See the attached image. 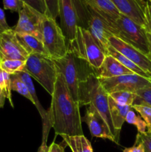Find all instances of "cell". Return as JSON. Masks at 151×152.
I'll use <instances>...</instances> for the list:
<instances>
[{"label": "cell", "mask_w": 151, "mask_h": 152, "mask_svg": "<svg viewBox=\"0 0 151 152\" xmlns=\"http://www.w3.org/2000/svg\"><path fill=\"white\" fill-rule=\"evenodd\" d=\"M51 96V105L47 111L48 122L54 129L56 134L84 135L79 104L73 98L64 76L60 73H58Z\"/></svg>", "instance_id": "6da1fadb"}, {"label": "cell", "mask_w": 151, "mask_h": 152, "mask_svg": "<svg viewBox=\"0 0 151 152\" xmlns=\"http://www.w3.org/2000/svg\"><path fill=\"white\" fill-rule=\"evenodd\" d=\"M77 17L78 27L87 30L94 37L101 48L107 56L109 46L108 39L115 37V30L95 9L84 0H72Z\"/></svg>", "instance_id": "7a4b0ae2"}, {"label": "cell", "mask_w": 151, "mask_h": 152, "mask_svg": "<svg viewBox=\"0 0 151 152\" xmlns=\"http://www.w3.org/2000/svg\"><path fill=\"white\" fill-rule=\"evenodd\" d=\"M108 96L109 94L103 88L94 72L91 73L85 80L80 83L78 96L79 107L88 105L90 104L93 105L107 122L115 137V143L118 144L119 138L117 137L111 120Z\"/></svg>", "instance_id": "3957f363"}, {"label": "cell", "mask_w": 151, "mask_h": 152, "mask_svg": "<svg viewBox=\"0 0 151 152\" xmlns=\"http://www.w3.org/2000/svg\"><path fill=\"white\" fill-rule=\"evenodd\" d=\"M58 73L64 76L68 89L74 100L78 102L79 85L94 70L85 61L79 59L70 50L64 57L54 60Z\"/></svg>", "instance_id": "277c9868"}, {"label": "cell", "mask_w": 151, "mask_h": 152, "mask_svg": "<svg viewBox=\"0 0 151 152\" xmlns=\"http://www.w3.org/2000/svg\"><path fill=\"white\" fill-rule=\"evenodd\" d=\"M68 47V50L73 52L77 57L87 62L93 70L100 68L106 56L91 34L78 26L76 39Z\"/></svg>", "instance_id": "5b68a950"}, {"label": "cell", "mask_w": 151, "mask_h": 152, "mask_svg": "<svg viewBox=\"0 0 151 152\" xmlns=\"http://www.w3.org/2000/svg\"><path fill=\"white\" fill-rule=\"evenodd\" d=\"M24 71L35 79L50 96L53 95L58 71L52 58L41 54L29 55Z\"/></svg>", "instance_id": "8992f818"}, {"label": "cell", "mask_w": 151, "mask_h": 152, "mask_svg": "<svg viewBox=\"0 0 151 152\" xmlns=\"http://www.w3.org/2000/svg\"><path fill=\"white\" fill-rule=\"evenodd\" d=\"M113 26L115 30V37L133 46L148 57L149 46L147 31L144 27L121 13L115 21Z\"/></svg>", "instance_id": "52a82bcc"}, {"label": "cell", "mask_w": 151, "mask_h": 152, "mask_svg": "<svg viewBox=\"0 0 151 152\" xmlns=\"http://www.w3.org/2000/svg\"><path fill=\"white\" fill-rule=\"evenodd\" d=\"M43 40L49 56L53 59L64 57L68 52L67 40L56 20L44 15L42 22Z\"/></svg>", "instance_id": "ba28073f"}, {"label": "cell", "mask_w": 151, "mask_h": 152, "mask_svg": "<svg viewBox=\"0 0 151 152\" xmlns=\"http://www.w3.org/2000/svg\"><path fill=\"white\" fill-rule=\"evenodd\" d=\"M44 16V14L24 3L23 7L19 12V21L12 29L16 34H28L42 42Z\"/></svg>", "instance_id": "9c48e42d"}, {"label": "cell", "mask_w": 151, "mask_h": 152, "mask_svg": "<svg viewBox=\"0 0 151 152\" xmlns=\"http://www.w3.org/2000/svg\"><path fill=\"white\" fill-rule=\"evenodd\" d=\"M98 79L108 94L117 91L136 93L137 91L151 84V80L136 74H125L108 79Z\"/></svg>", "instance_id": "30bf717a"}, {"label": "cell", "mask_w": 151, "mask_h": 152, "mask_svg": "<svg viewBox=\"0 0 151 152\" xmlns=\"http://www.w3.org/2000/svg\"><path fill=\"white\" fill-rule=\"evenodd\" d=\"M28 54L22 48L16 37V33L10 29L0 33V62L9 59L26 61Z\"/></svg>", "instance_id": "8fae6325"}, {"label": "cell", "mask_w": 151, "mask_h": 152, "mask_svg": "<svg viewBox=\"0 0 151 152\" xmlns=\"http://www.w3.org/2000/svg\"><path fill=\"white\" fill-rule=\"evenodd\" d=\"M59 16L60 28L68 45L76 37L77 17L72 0H59Z\"/></svg>", "instance_id": "7c38bea8"}, {"label": "cell", "mask_w": 151, "mask_h": 152, "mask_svg": "<svg viewBox=\"0 0 151 152\" xmlns=\"http://www.w3.org/2000/svg\"><path fill=\"white\" fill-rule=\"evenodd\" d=\"M120 13L141 26L146 28V10L148 1L144 0H110Z\"/></svg>", "instance_id": "4fadbf2b"}, {"label": "cell", "mask_w": 151, "mask_h": 152, "mask_svg": "<svg viewBox=\"0 0 151 152\" xmlns=\"http://www.w3.org/2000/svg\"><path fill=\"white\" fill-rule=\"evenodd\" d=\"M82 121L87 124L92 136L107 139L115 142V137L107 122L91 104L88 105V108L86 109L85 115L81 118Z\"/></svg>", "instance_id": "5bb4252c"}, {"label": "cell", "mask_w": 151, "mask_h": 152, "mask_svg": "<svg viewBox=\"0 0 151 152\" xmlns=\"http://www.w3.org/2000/svg\"><path fill=\"white\" fill-rule=\"evenodd\" d=\"M108 43L144 72L151 76V61L146 55L113 36L108 39Z\"/></svg>", "instance_id": "9a60e30c"}, {"label": "cell", "mask_w": 151, "mask_h": 152, "mask_svg": "<svg viewBox=\"0 0 151 152\" xmlns=\"http://www.w3.org/2000/svg\"><path fill=\"white\" fill-rule=\"evenodd\" d=\"M94 73L96 77L100 79L113 78L125 74H134L110 55L105 56L102 65L99 68L94 70Z\"/></svg>", "instance_id": "2e32d148"}, {"label": "cell", "mask_w": 151, "mask_h": 152, "mask_svg": "<svg viewBox=\"0 0 151 152\" xmlns=\"http://www.w3.org/2000/svg\"><path fill=\"white\" fill-rule=\"evenodd\" d=\"M108 102H109L110 114L113 126L115 129L117 137L119 138L120 131L125 122L127 113L132 110V106L120 105L114 101L110 96H108Z\"/></svg>", "instance_id": "e0dca14e"}, {"label": "cell", "mask_w": 151, "mask_h": 152, "mask_svg": "<svg viewBox=\"0 0 151 152\" xmlns=\"http://www.w3.org/2000/svg\"><path fill=\"white\" fill-rule=\"evenodd\" d=\"M112 25L121 13L110 0H84ZM114 27V26H113Z\"/></svg>", "instance_id": "ac0fdd59"}, {"label": "cell", "mask_w": 151, "mask_h": 152, "mask_svg": "<svg viewBox=\"0 0 151 152\" xmlns=\"http://www.w3.org/2000/svg\"><path fill=\"white\" fill-rule=\"evenodd\" d=\"M16 37L22 48L29 55L41 54L49 56L42 42L38 40L36 37L28 34H16Z\"/></svg>", "instance_id": "d6986e66"}, {"label": "cell", "mask_w": 151, "mask_h": 152, "mask_svg": "<svg viewBox=\"0 0 151 152\" xmlns=\"http://www.w3.org/2000/svg\"><path fill=\"white\" fill-rule=\"evenodd\" d=\"M61 137L73 152H93L91 144L84 135H62Z\"/></svg>", "instance_id": "ffe728a7"}, {"label": "cell", "mask_w": 151, "mask_h": 152, "mask_svg": "<svg viewBox=\"0 0 151 152\" xmlns=\"http://www.w3.org/2000/svg\"><path fill=\"white\" fill-rule=\"evenodd\" d=\"M107 55H110V56H113L115 59H116L117 60L119 61L124 66H125L126 68H128L129 70L133 71L134 74H138V75L141 76V77H144V78L151 80V76L150 75V74L144 72L143 70L141 69L139 67H138L136 64L133 63L132 61H130V59H128L127 57H125L124 55H122L121 53H119L118 50H115L113 47H112V46L110 45L107 48Z\"/></svg>", "instance_id": "44dd1931"}, {"label": "cell", "mask_w": 151, "mask_h": 152, "mask_svg": "<svg viewBox=\"0 0 151 152\" xmlns=\"http://www.w3.org/2000/svg\"><path fill=\"white\" fill-rule=\"evenodd\" d=\"M26 61L9 59L0 62V68L7 74L13 75L25 71Z\"/></svg>", "instance_id": "7402d4cb"}, {"label": "cell", "mask_w": 151, "mask_h": 152, "mask_svg": "<svg viewBox=\"0 0 151 152\" xmlns=\"http://www.w3.org/2000/svg\"><path fill=\"white\" fill-rule=\"evenodd\" d=\"M10 87H11L12 91H16L22 96H25L33 104V99L25 84L15 74H13L10 77Z\"/></svg>", "instance_id": "603a6c76"}, {"label": "cell", "mask_w": 151, "mask_h": 152, "mask_svg": "<svg viewBox=\"0 0 151 152\" xmlns=\"http://www.w3.org/2000/svg\"><path fill=\"white\" fill-rule=\"evenodd\" d=\"M109 96L120 105H130V106L133 105V102L136 99V94L129 91L113 92L110 94Z\"/></svg>", "instance_id": "cb8c5ba5"}, {"label": "cell", "mask_w": 151, "mask_h": 152, "mask_svg": "<svg viewBox=\"0 0 151 152\" xmlns=\"http://www.w3.org/2000/svg\"><path fill=\"white\" fill-rule=\"evenodd\" d=\"M133 105H147L151 106V84L136 92Z\"/></svg>", "instance_id": "d4e9b609"}, {"label": "cell", "mask_w": 151, "mask_h": 152, "mask_svg": "<svg viewBox=\"0 0 151 152\" xmlns=\"http://www.w3.org/2000/svg\"><path fill=\"white\" fill-rule=\"evenodd\" d=\"M10 77H11L10 74H7L0 68V88L5 92L7 99H8L11 106L13 108L11 95L12 90L11 87H10Z\"/></svg>", "instance_id": "484cf974"}, {"label": "cell", "mask_w": 151, "mask_h": 152, "mask_svg": "<svg viewBox=\"0 0 151 152\" xmlns=\"http://www.w3.org/2000/svg\"><path fill=\"white\" fill-rule=\"evenodd\" d=\"M132 108L140 114L147 124V132L151 133V106L147 105H133Z\"/></svg>", "instance_id": "4316f807"}, {"label": "cell", "mask_w": 151, "mask_h": 152, "mask_svg": "<svg viewBox=\"0 0 151 152\" xmlns=\"http://www.w3.org/2000/svg\"><path fill=\"white\" fill-rule=\"evenodd\" d=\"M125 121L130 123V124L136 126L139 133L143 134L147 132V124L144 120L141 117L136 115V113L133 110H130L127 113V116H126Z\"/></svg>", "instance_id": "83f0119b"}, {"label": "cell", "mask_w": 151, "mask_h": 152, "mask_svg": "<svg viewBox=\"0 0 151 152\" xmlns=\"http://www.w3.org/2000/svg\"><path fill=\"white\" fill-rule=\"evenodd\" d=\"M46 6L45 16L56 20L59 16V0H44Z\"/></svg>", "instance_id": "f1b7e54d"}, {"label": "cell", "mask_w": 151, "mask_h": 152, "mask_svg": "<svg viewBox=\"0 0 151 152\" xmlns=\"http://www.w3.org/2000/svg\"><path fill=\"white\" fill-rule=\"evenodd\" d=\"M4 10L19 13L23 7L24 2L22 0H2Z\"/></svg>", "instance_id": "f546056e"}, {"label": "cell", "mask_w": 151, "mask_h": 152, "mask_svg": "<svg viewBox=\"0 0 151 152\" xmlns=\"http://www.w3.org/2000/svg\"><path fill=\"white\" fill-rule=\"evenodd\" d=\"M136 140L142 142L145 152H151V133H138Z\"/></svg>", "instance_id": "4dcf8cb0"}, {"label": "cell", "mask_w": 151, "mask_h": 152, "mask_svg": "<svg viewBox=\"0 0 151 152\" xmlns=\"http://www.w3.org/2000/svg\"><path fill=\"white\" fill-rule=\"evenodd\" d=\"M22 1L41 13V14L45 15L46 6L44 0H22Z\"/></svg>", "instance_id": "1f68e13d"}, {"label": "cell", "mask_w": 151, "mask_h": 152, "mask_svg": "<svg viewBox=\"0 0 151 152\" xmlns=\"http://www.w3.org/2000/svg\"><path fill=\"white\" fill-rule=\"evenodd\" d=\"M11 28H10L8 25V24L7 23L4 10L1 8H0V33L9 31Z\"/></svg>", "instance_id": "d6a6232c"}, {"label": "cell", "mask_w": 151, "mask_h": 152, "mask_svg": "<svg viewBox=\"0 0 151 152\" xmlns=\"http://www.w3.org/2000/svg\"><path fill=\"white\" fill-rule=\"evenodd\" d=\"M123 152H145L143 145L141 142L136 140L134 145L130 148H126L123 150Z\"/></svg>", "instance_id": "836d02e7"}, {"label": "cell", "mask_w": 151, "mask_h": 152, "mask_svg": "<svg viewBox=\"0 0 151 152\" xmlns=\"http://www.w3.org/2000/svg\"><path fill=\"white\" fill-rule=\"evenodd\" d=\"M48 152H65V147L56 142H53L49 146Z\"/></svg>", "instance_id": "e575fe53"}, {"label": "cell", "mask_w": 151, "mask_h": 152, "mask_svg": "<svg viewBox=\"0 0 151 152\" xmlns=\"http://www.w3.org/2000/svg\"><path fill=\"white\" fill-rule=\"evenodd\" d=\"M145 29H146L147 31L148 46H149V55H148V58H149L151 61V26L147 23V26L146 28H145Z\"/></svg>", "instance_id": "d590c367"}, {"label": "cell", "mask_w": 151, "mask_h": 152, "mask_svg": "<svg viewBox=\"0 0 151 152\" xmlns=\"http://www.w3.org/2000/svg\"><path fill=\"white\" fill-rule=\"evenodd\" d=\"M146 18H147V23L151 26V4L149 1H148L147 6Z\"/></svg>", "instance_id": "8d00e7d4"}, {"label": "cell", "mask_w": 151, "mask_h": 152, "mask_svg": "<svg viewBox=\"0 0 151 152\" xmlns=\"http://www.w3.org/2000/svg\"><path fill=\"white\" fill-rule=\"evenodd\" d=\"M6 99H7V96H6L5 92L0 88V108L4 107Z\"/></svg>", "instance_id": "74e56055"}, {"label": "cell", "mask_w": 151, "mask_h": 152, "mask_svg": "<svg viewBox=\"0 0 151 152\" xmlns=\"http://www.w3.org/2000/svg\"><path fill=\"white\" fill-rule=\"evenodd\" d=\"M48 148L49 147L47 145V142H42L37 152H48Z\"/></svg>", "instance_id": "f35d334b"}, {"label": "cell", "mask_w": 151, "mask_h": 152, "mask_svg": "<svg viewBox=\"0 0 151 152\" xmlns=\"http://www.w3.org/2000/svg\"><path fill=\"white\" fill-rule=\"evenodd\" d=\"M148 1H149L150 3H151V0H148Z\"/></svg>", "instance_id": "ab89813d"}, {"label": "cell", "mask_w": 151, "mask_h": 152, "mask_svg": "<svg viewBox=\"0 0 151 152\" xmlns=\"http://www.w3.org/2000/svg\"><path fill=\"white\" fill-rule=\"evenodd\" d=\"M150 4H151V3H150Z\"/></svg>", "instance_id": "60d3db41"}]
</instances>
